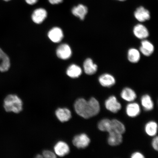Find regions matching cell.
I'll list each match as a JSON object with an SVG mask.
<instances>
[{
	"mask_svg": "<svg viewBox=\"0 0 158 158\" xmlns=\"http://www.w3.org/2000/svg\"><path fill=\"white\" fill-rule=\"evenodd\" d=\"M74 107L78 115L86 119L97 115L100 109L98 101L94 98L88 101L83 98H78L75 102Z\"/></svg>",
	"mask_w": 158,
	"mask_h": 158,
	"instance_id": "1",
	"label": "cell"
},
{
	"mask_svg": "<svg viewBox=\"0 0 158 158\" xmlns=\"http://www.w3.org/2000/svg\"><path fill=\"white\" fill-rule=\"evenodd\" d=\"M23 106L21 100L16 95H9L4 100V107L8 112L19 113L23 110Z\"/></svg>",
	"mask_w": 158,
	"mask_h": 158,
	"instance_id": "2",
	"label": "cell"
},
{
	"mask_svg": "<svg viewBox=\"0 0 158 158\" xmlns=\"http://www.w3.org/2000/svg\"><path fill=\"white\" fill-rule=\"evenodd\" d=\"M90 142V138L85 134L77 135L73 140V145L78 149H84L88 147Z\"/></svg>",
	"mask_w": 158,
	"mask_h": 158,
	"instance_id": "3",
	"label": "cell"
},
{
	"mask_svg": "<svg viewBox=\"0 0 158 158\" xmlns=\"http://www.w3.org/2000/svg\"><path fill=\"white\" fill-rule=\"evenodd\" d=\"M105 105L106 109L113 113H117L122 108L121 104L114 96H110L106 99Z\"/></svg>",
	"mask_w": 158,
	"mask_h": 158,
	"instance_id": "4",
	"label": "cell"
},
{
	"mask_svg": "<svg viewBox=\"0 0 158 158\" xmlns=\"http://www.w3.org/2000/svg\"><path fill=\"white\" fill-rule=\"evenodd\" d=\"M57 56L63 60H66L72 56V51L70 46L66 44H63L59 45L56 49Z\"/></svg>",
	"mask_w": 158,
	"mask_h": 158,
	"instance_id": "5",
	"label": "cell"
},
{
	"mask_svg": "<svg viewBox=\"0 0 158 158\" xmlns=\"http://www.w3.org/2000/svg\"><path fill=\"white\" fill-rule=\"evenodd\" d=\"M134 15L135 18L140 22L149 20L151 18L149 11L143 6L138 8L134 12Z\"/></svg>",
	"mask_w": 158,
	"mask_h": 158,
	"instance_id": "6",
	"label": "cell"
},
{
	"mask_svg": "<svg viewBox=\"0 0 158 158\" xmlns=\"http://www.w3.org/2000/svg\"><path fill=\"white\" fill-rule=\"evenodd\" d=\"M47 12L44 9L40 8L35 9L31 15V19L34 22L37 24L42 23L46 18Z\"/></svg>",
	"mask_w": 158,
	"mask_h": 158,
	"instance_id": "7",
	"label": "cell"
},
{
	"mask_svg": "<svg viewBox=\"0 0 158 158\" xmlns=\"http://www.w3.org/2000/svg\"><path fill=\"white\" fill-rule=\"evenodd\" d=\"M48 35L50 40L55 43L60 42L64 37L62 30L58 27H54L51 29L49 31Z\"/></svg>",
	"mask_w": 158,
	"mask_h": 158,
	"instance_id": "8",
	"label": "cell"
},
{
	"mask_svg": "<svg viewBox=\"0 0 158 158\" xmlns=\"http://www.w3.org/2000/svg\"><path fill=\"white\" fill-rule=\"evenodd\" d=\"M98 81L102 86L106 88L111 87L116 83L115 79L114 76L107 73L101 75L98 78Z\"/></svg>",
	"mask_w": 158,
	"mask_h": 158,
	"instance_id": "9",
	"label": "cell"
},
{
	"mask_svg": "<svg viewBox=\"0 0 158 158\" xmlns=\"http://www.w3.org/2000/svg\"><path fill=\"white\" fill-rule=\"evenodd\" d=\"M133 33L137 38L143 39L149 36V32L145 26L141 24H138L134 26Z\"/></svg>",
	"mask_w": 158,
	"mask_h": 158,
	"instance_id": "10",
	"label": "cell"
},
{
	"mask_svg": "<svg viewBox=\"0 0 158 158\" xmlns=\"http://www.w3.org/2000/svg\"><path fill=\"white\" fill-rule=\"evenodd\" d=\"M54 150L57 155L60 157H63L69 153L70 148L66 143L63 141H59L55 146Z\"/></svg>",
	"mask_w": 158,
	"mask_h": 158,
	"instance_id": "11",
	"label": "cell"
},
{
	"mask_svg": "<svg viewBox=\"0 0 158 158\" xmlns=\"http://www.w3.org/2000/svg\"><path fill=\"white\" fill-rule=\"evenodd\" d=\"M108 143L110 146H116L120 145L123 141L122 134L114 131L108 132Z\"/></svg>",
	"mask_w": 158,
	"mask_h": 158,
	"instance_id": "12",
	"label": "cell"
},
{
	"mask_svg": "<svg viewBox=\"0 0 158 158\" xmlns=\"http://www.w3.org/2000/svg\"><path fill=\"white\" fill-rule=\"evenodd\" d=\"M83 67L84 71L86 74L92 75L98 70V66L94 64L93 61L91 58H87L84 61Z\"/></svg>",
	"mask_w": 158,
	"mask_h": 158,
	"instance_id": "13",
	"label": "cell"
},
{
	"mask_svg": "<svg viewBox=\"0 0 158 158\" xmlns=\"http://www.w3.org/2000/svg\"><path fill=\"white\" fill-rule=\"evenodd\" d=\"M55 114L57 118L61 122L68 121L72 117L71 111L66 108H59L56 110Z\"/></svg>",
	"mask_w": 158,
	"mask_h": 158,
	"instance_id": "14",
	"label": "cell"
},
{
	"mask_svg": "<svg viewBox=\"0 0 158 158\" xmlns=\"http://www.w3.org/2000/svg\"><path fill=\"white\" fill-rule=\"evenodd\" d=\"M126 112L127 115L130 117H137L141 112V109L139 105L136 102L128 104L126 106Z\"/></svg>",
	"mask_w": 158,
	"mask_h": 158,
	"instance_id": "15",
	"label": "cell"
},
{
	"mask_svg": "<svg viewBox=\"0 0 158 158\" xmlns=\"http://www.w3.org/2000/svg\"><path fill=\"white\" fill-rule=\"evenodd\" d=\"M72 12L73 15L83 20L88 12V9L86 6L80 4L73 8Z\"/></svg>",
	"mask_w": 158,
	"mask_h": 158,
	"instance_id": "16",
	"label": "cell"
},
{
	"mask_svg": "<svg viewBox=\"0 0 158 158\" xmlns=\"http://www.w3.org/2000/svg\"><path fill=\"white\" fill-rule=\"evenodd\" d=\"M10 64L7 55L0 48V71L6 72L9 70Z\"/></svg>",
	"mask_w": 158,
	"mask_h": 158,
	"instance_id": "17",
	"label": "cell"
},
{
	"mask_svg": "<svg viewBox=\"0 0 158 158\" xmlns=\"http://www.w3.org/2000/svg\"><path fill=\"white\" fill-rule=\"evenodd\" d=\"M140 51L144 55L149 56L153 54L154 47L152 43L147 40H144L141 42Z\"/></svg>",
	"mask_w": 158,
	"mask_h": 158,
	"instance_id": "18",
	"label": "cell"
},
{
	"mask_svg": "<svg viewBox=\"0 0 158 158\" xmlns=\"http://www.w3.org/2000/svg\"><path fill=\"white\" fill-rule=\"evenodd\" d=\"M120 95L123 100L128 102H133L137 98L135 92L129 88H124L122 90Z\"/></svg>",
	"mask_w": 158,
	"mask_h": 158,
	"instance_id": "19",
	"label": "cell"
},
{
	"mask_svg": "<svg viewBox=\"0 0 158 158\" xmlns=\"http://www.w3.org/2000/svg\"><path fill=\"white\" fill-rule=\"evenodd\" d=\"M66 73L70 78H77L82 74V69L78 65L72 64L67 69Z\"/></svg>",
	"mask_w": 158,
	"mask_h": 158,
	"instance_id": "20",
	"label": "cell"
},
{
	"mask_svg": "<svg viewBox=\"0 0 158 158\" xmlns=\"http://www.w3.org/2000/svg\"><path fill=\"white\" fill-rule=\"evenodd\" d=\"M125 126L121 122L116 119L111 120V128L110 131H114L123 134L125 133Z\"/></svg>",
	"mask_w": 158,
	"mask_h": 158,
	"instance_id": "21",
	"label": "cell"
},
{
	"mask_svg": "<svg viewBox=\"0 0 158 158\" xmlns=\"http://www.w3.org/2000/svg\"><path fill=\"white\" fill-rule=\"evenodd\" d=\"M142 106L146 111H151L154 108V103L151 96L145 94L142 96L141 99Z\"/></svg>",
	"mask_w": 158,
	"mask_h": 158,
	"instance_id": "22",
	"label": "cell"
},
{
	"mask_svg": "<svg viewBox=\"0 0 158 158\" xmlns=\"http://www.w3.org/2000/svg\"><path fill=\"white\" fill-rule=\"evenodd\" d=\"M158 126L156 122L152 121L148 122L145 126V130L147 135L153 137L157 133Z\"/></svg>",
	"mask_w": 158,
	"mask_h": 158,
	"instance_id": "23",
	"label": "cell"
},
{
	"mask_svg": "<svg viewBox=\"0 0 158 158\" xmlns=\"http://www.w3.org/2000/svg\"><path fill=\"white\" fill-rule=\"evenodd\" d=\"M127 57L128 60L130 62L138 63L141 58L140 52L137 49L132 48L129 49L128 52Z\"/></svg>",
	"mask_w": 158,
	"mask_h": 158,
	"instance_id": "24",
	"label": "cell"
},
{
	"mask_svg": "<svg viewBox=\"0 0 158 158\" xmlns=\"http://www.w3.org/2000/svg\"><path fill=\"white\" fill-rule=\"evenodd\" d=\"M98 127L101 131L110 132L111 128V120L108 118H104L99 122Z\"/></svg>",
	"mask_w": 158,
	"mask_h": 158,
	"instance_id": "25",
	"label": "cell"
},
{
	"mask_svg": "<svg viewBox=\"0 0 158 158\" xmlns=\"http://www.w3.org/2000/svg\"><path fill=\"white\" fill-rule=\"evenodd\" d=\"M43 157L46 158H54L56 157L55 154L49 151H45L43 153Z\"/></svg>",
	"mask_w": 158,
	"mask_h": 158,
	"instance_id": "26",
	"label": "cell"
},
{
	"mask_svg": "<svg viewBox=\"0 0 158 158\" xmlns=\"http://www.w3.org/2000/svg\"><path fill=\"white\" fill-rule=\"evenodd\" d=\"M158 138L157 136L153 138L152 142V146L155 151H158Z\"/></svg>",
	"mask_w": 158,
	"mask_h": 158,
	"instance_id": "27",
	"label": "cell"
},
{
	"mask_svg": "<svg viewBox=\"0 0 158 158\" xmlns=\"http://www.w3.org/2000/svg\"><path fill=\"white\" fill-rule=\"evenodd\" d=\"M131 158H144L145 157L141 153L139 152H134L131 156Z\"/></svg>",
	"mask_w": 158,
	"mask_h": 158,
	"instance_id": "28",
	"label": "cell"
},
{
	"mask_svg": "<svg viewBox=\"0 0 158 158\" xmlns=\"http://www.w3.org/2000/svg\"><path fill=\"white\" fill-rule=\"evenodd\" d=\"M48 1L51 4L57 5L62 3L64 0H48Z\"/></svg>",
	"mask_w": 158,
	"mask_h": 158,
	"instance_id": "29",
	"label": "cell"
},
{
	"mask_svg": "<svg viewBox=\"0 0 158 158\" xmlns=\"http://www.w3.org/2000/svg\"><path fill=\"white\" fill-rule=\"evenodd\" d=\"M26 2L29 5L35 4L38 1V0H25Z\"/></svg>",
	"mask_w": 158,
	"mask_h": 158,
	"instance_id": "30",
	"label": "cell"
},
{
	"mask_svg": "<svg viewBox=\"0 0 158 158\" xmlns=\"http://www.w3.org/2000/svg\"><path fill=\"white\" fill-rule=\"evenodd\" d=\"M43 157L42 156H41L40 155H37V157H36L37 158H42Z\"/></svg>",
	"mask_w": 158,
	"mask_h": 158,
	"instance_id": "31",
	"label": "cell"
},
{
	"mask_svg": "<svg viewBox=\"0 0 158 158\" xmlns=\"http://www.w3.org/2000/svg\"><path fill=\"white\" fill-rule=\"evenodd\" d=\"M3 1H4L6 2L9 1H10V0H3Z\"/></svg>",
	"mask_w": 158,
	"mask_h": 158,
	"instance_id": "32",
	"label": "cell"
},
{
	"mask_svg": "<svg viewBox=\"0 0 158 158\" xmlns=\"http://www.w3.org/2000/svg\"><path fill=\"white\" fill-rule=\"evenodd\" d=\"M118 1H126V0H118Z\"/></svg>",
	"mask_w": 158,
	"mask_h": 158,
	"instance_id": "33",
	"label": "cell"
}]
</instances>
